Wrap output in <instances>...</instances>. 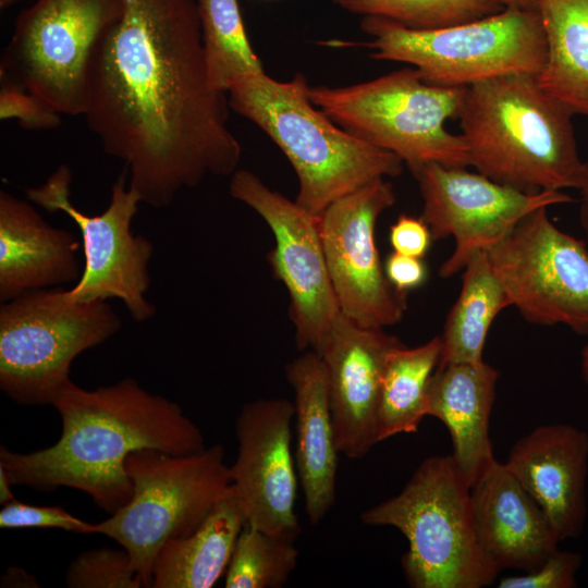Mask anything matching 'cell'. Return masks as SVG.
<instances>
[{
    "label": "cell",
    "instance_id": "obj_4",
    "mask_svg": "<svg viewBox=\"0 0 588 588\" xmlns=\"http://www.w3.org/2000/svg\"><path fill=\"white\" fill-rule=\"evenodd\" d=\"M303 74L289 82L265 70L228 91L230 108L260 127L282 150L298 180L295 201L319 216L336 199L381 179L399 176L404 162L335 124L309 99Z\"/></svg>",
    "mask_w": 588,
    "mask_h": 588
},
{
    "label": "cell",
    "instance_id": "obj_35",
    "mask_svg": "<svg viewBox=\"0 0 588 588\" xmlns=\"http://www.w3.org/2000/svg\"><path fill=\"white\" fill-rule=\"evenodd\" d=\"M383 267L391 285L404 294H408L409 291L421 286L428 277L427 266L422 258L396 252H392L387 257Z\"/></svg>",
    "mask_w": 588,
    "mask_h": 588
},
{
    "label": "cell",
    "instance_id": "obj_15",
    "mask_svg": "<svg viewBox=\"0 0 588 588\" xmlns=\"http://www.w3.org/2000/svg\"><path fill=\"white\" fill-rule=\"evenodd\" d=\"M409 170L422 198L420 218L432 240L453 236L455 241L439 270L444 279L464 270L475 253L489 249L531 211L573 201L562 191L528 194L465 168L429 162Z\"/></svg>",
    "mask_w": 588,
    "mask_h": 588
},
{
    "label": "cell",
    "instance_id": "obj_1",
    "mask_svg": "<svg viewBox=\"0 0 588 588\" xmlns=\"http://www.w3.org/2000/svg\"><path fill=\"white\" fill-rule=\"evenodd\" d=\"M122 2L95 50L84 117L140 201L162 208L208 174L231 176L242 148L228 94L208 78L197 0Z\"/></svg>",
    "mask_w": 588,
    "mask_h": 588
},
{
    "label": "cell",
    "instance_id": "obj_27",
    "mask_svg": "<svg viewBox=\"0 0 588 588\" xmlns=\"http://www.w3.org/2000/svg\"><path fill=\"white\" fill-rule=\"evenodd\" d=\"M203 47L211 86L222 93L264 71L246 35L237 0H197Z\"/></svg>",
    "mask_w": 588,
    "mask_h": 588
},
{
    "label": "cell",
    "instance_id": "obj_34",
    "mask_svg": "<svg viewBox=\"0 0 588 588\" xmlns=\"http://www.w3.org/2000/svg\"><path fill=\"white\" fill-rule=\"evenodd\" d=\"M389 240L393 252L424 258L431 245L432 236L426 222L419 217L400 215L390 226Z\"/></svg>",
    "mask_w": 588,
    "mask_h": 588
},
{
    "label": "cell",
    "instance_id": "obj_30",
    "mask_svg": "<svg viewBox=\"0 0 588 588\" xmlns=\"http://www.w3.org/2000/svg\"><path fill=\"white\" fill-rule=\"evenodd\" d=\"M70 588H139L142 577L125 549L101 547L79 553L65 574Z\"/></svg>",
    "mask_w": 588,
    "mask_h": 588
},
{
    "label": "cell",
    "instance_id": "obj_17",
    "mask_svg": "<svg viewBox=\"0 0 588 588\" xmlns=\"http://www.w3.org/2000/svg\"><path fill=\"white\" fill-rule=\"evenodd\" d=\"M401 344L383 329L362 327L341 313L316 351L327 372L340 454L359 458L378 443L382 375L389 354Z\"/></svg>",
    "mask_w": 588,
    "mask_h": 588
},
{
    "label": "cell",
    "instance_id": "obj_21",
    "mask_svg": "<svg viewBox=\"0 0 588 588\" xmlns=\"http://www.w3.org/2000/svg\"><path fill=\"white\" fill-rule=\"evenodd\" d=\"M78 241L26 201L0 192V299L78 280Z\"/></svg>",
    "mask_w": 588,
    "mask_h": 588
},
{
    "label": "cell",
    "instance_id": "obj_13",
    "mask_svg": "<svg viewBox=\"0 0 588 588\" xmlns=\"http://www.w3.org/2000/svg\"><path fill=\"white\" fill-rule=\"evenodd\" d=\"M231 196L267 223L274 247L267 260L290 297L289 316L298 350L317 351L341 310L330 281L319 219L248 170L231 175Z\"/></svg>",
    "mask_w": 588,
    "mask_h": 588
},
{
    "label": "cell",
    "instance_id": "obj_12",
    "mask_svg": "<svg viewBox=\"0 0 588 588\" xmlns=\"http://www.w3.org/2000/svg\"><path fill=\"white\" fill-rule=\"evenodd\" d=\"M127 169L119 175L107 209L96 216L78 210L70 200L72 173L61 164L47 181L25 189L27 198L49 212L62 211L78 226L83 237L84 269L76 284L68 290L74 301L120 298L133 320L151 318L155 306L145 298L150 284L148 262L154 246L146 237L131 232V222L142 203L126 187Z\"/></svg>",
    "mask_w": 588,
    "mask_h": 588
},
{
    "label": "cell",
    "instance_id": "obj_29",
    "mask_svg": "<svg viewBox=\"0 0 588 588\" xmlns=\"http://www.w3.org/2000/svg\"><path fill=\"white\" fill-rule=\"evenodd\" d=\"M297 558L293 541L246 524L224 574V587L279 588L295 569Z\"/></svg>",
    "mask_w": 588,
    "mask_h": 588
},
{
    "label": "cell",
    "instance_id": "obj_10",
    "mask_svg": "<svg viewBox=\"0 0 588 588\" xmlns=\"http://www.w3.org/2000/svg\"><path fill=\"white\" fill-rule=\"evenodd\" d=\"M122 0H36L16 19L0 77L60 114L84 115L95 50Z\"/></svg>",
    "mask_w": 588,
    "mask_h": 588
},
{
    "label": "cell",
    "instance_id": "obj_3",
    "mask_svg": "<svg viewBox=\"0 0 588 588\" xmlns=\"http://www.w3.org/2000/svg\"><path fill=\"white\" fill-rule=\"evenodd\" d=\"M573 115L536 75L510 73L466 87L456 119L477 172L536 194L577 187L584 161Z\"/></svg>",
    "mask_w": 588,
    "mask_h": 588
},
{
    "label": "cell",
    "instance_id": "obj_24",
    "mask_svg": "<svg viewBox=\"0 0 588 588\" xmlns=\"http://www.w3.org/2000/svg\"><path fill=\"white\" fill-rule=\"evenodd\" d=\"M547 59L540 87L573 114L588 117V0H536Z\"/></svg>",
    "mask_w": 588,
    "mask_h": 588
},
{
    "label": "cell",
    "instance_id": "obj_14",
    "mask_svg": "<svg viewBox=\"0 0 588 588\" xmlns=\"http://www.w3.org/2000/svg\"><path fill=\"white\" fill-rule=\"evenodd\" d=\"M395 200L393 185L381 179L336 199L318 216L339 308L366 328L393 326L407 310V294L389 282L376 244L377 220Z\"/></svg>",
    "mask_w": 588,
    "mask_h": 588
},
{
    "label": "cell",
    "instance_id": "obj_26",
    "mask_svg": "<svg viewBox=\"0 0 588 588\" xmlns=\"http://www.w3.org/2000/svg\"><path fill=\"white\" fill-rule=\"evenodd\" d=\"M440 356V335L415 347L401 344L389 354L377 408L378 443L396 434L417 431L427 416V389Z\"/></svg>",
    "mask_w": 588,
    "mask_h": 588
},
{
    "label": "cell",
    "instance_id": "obj_40",
    "mask_svg": "<svg viewBox=\"0 0 588 588\" xmlns=\"http://www.w3.org/2000/svg\"><path fill=\"white\" fill-rule=\"evenodd\" d=\"M580 370L584 380L588 383V343L584 346L581 351Z\"/></svg>",
    "mask_w": 588,
    "mask_h": 588
},
{
    "label": "cell",
    "instance_id": "obj_39",
    "mask_svg": "<svg viewBox=\"0 0 588 588\" xmlns=\"http://www.w3.org/2000/svg\"><path fill=\"white\" fill-rule=\"evenodd\" d=\"M505 8L536 11V0H501Z\"/></svg>",
    "mask_w": 588,
    "mask_h": 588
},
{
    "label": "cell",
    "instance_id": "obj_22",
    "mask_svg": "<svg viewBox=\"0 0 588 588\" xmlns=\"http://www.w3.org/2000/svg\"><path fill=\"white\" fill-rule=\"evenodd\" d=\"M499 371L485 360L438 365L427 389V416L448 428L454 458L471 485L494 460L489 420Z\"/></svg>",
    "mask_w": 588,
    "mask_h": 588
},
{
    "label": "cell",
    "instance_id": "obj_20",
    "mask_svg": "<svg viewBox=\"0 0 588 588\" xmlns=\"http://www.w3.org/2000/svg\"><path fill=\"white\" fill-rule=\"evenodd\" d=\"M285 376L294 392L295 464L308 520L319 524L335 500L338 461L328 378L315 351L291 360Z\"/></svg>",
    "mask_w": 588,
    "mask_h": 588
},
{
    "label": "cell",
    "instance_id": "obj_37",
    "mask_svg": "<svg viewBox=\"0 0 588 588\" xmlns=\"http://www.w3.org/2000/svg\"><path fill=\"white\" fill-rule=\"evenodd\" d=\"M576 189L580 195L579 220L588 238V160L584 161Z\"/></svg>",
    "mask_w": 588,
    "mask_h": 588
},
{
    "label": "cell",
    "instance_id": "obj_41",
    "mask_svg": "<svg viewBox=\"0 0 588 588\" xmlns=\"http://www.w3.org/2000/svg\"><path fill=\"white\" fill-rule=\"evenodd\" d=\"M23 0H0V8L7 9Z\"/></svg>",
    "mask_w": 588,
    "mask_h": 588
},
{
    "label": "cell",
    "instance_id": "obj_33",
    "mask_svg": "<svg viewBox=\"0 0 588 588\" xmlns=\"http://www.w3.org/2000/svg\"><path fill=\"white\" fill-rule=\"evenodd\" d=\"M581 565L577 552L558 549L540 566L523 575L510 576L499 581V588H573Z\"/></svg>",
    "mask_w": 588,
    "mask_h": 588
},
{
    "label": "cell",
    "instance_id": "obj_5",
    "mask_svg": "<svg viewBox=\"0 0 588 588\" xmlns=\"http://www.w3.org/2000/svg\"><path fill=\"white\" fill-rule=\"evenodd\" d=\"M360 519L405 536L402 565L414 588H481L500 573L480 548L470 486L452 455L422 461L400 493L364 511Z\"/></svg>",
    "mask_w": 588,
    "mask_h": 588
},
{
    "label": "cell",
    "instance_id": "obj_19",
    "mask_svg": "<svg viewBox=\"0 0 588 588\" xmlns=\"http://www.w3.org/2000/svg\"><path fill=\"white\" fill-rule=\"evenodd\" d=\"M476 535L481 550L500 572H530L559 549L539 504L505 463L495 458L470 487Z\"/></svg>",
    "mask_w": 588,
    "mask_h": 588
},
{
    "label": "cell",
    "instance_id": "obj_18",
    "mask_svg": "<svg viewBox=\"0 0 588 588\" xmlns=\"http://www.w3.org/2000/svg\"><path fill=\"white\" fill-rule=\"evenodd\" d=\"M505 465L544 512L558 539L577 538L586 520L588 433L567 424L535 428Z\"/></svg>",
    "mask_w": 588,
    "mask_h": 588
},
{
    "label": "cell",
    "instance_id": "obj_8",
    "mask_svg": "<svg viewBox=\"0 0 588 588\" xmlns=\"http://www.w3.org/2000/svg\"><path fill=\"white\" fill-rule=\"evenodd\" d=\"M223 445L175 455L155 449L131 453L125 463L132 497L109 518L95 523L127 551L144 587L162 546L192 534L231 486Z\"/></svg>",
    "mask_w": 588,
    "mask_h": 588
},
{
    "label": "cell",
    "instance_id": "obj_23",
    "mask_svg": "<svg viewBox=\"0 0 588 588\" xmlns=\"http://www.w3.org/2000/svg\"><path fill=\"white\" fill-rule=\"evenodd\" d=\"M246 524L242 502L231 483L196 530L162 546L154 563L150 587H212L225 574Z\"/></svg>",
    "mask_w": 588,
    "mask_h": 588
},
{
    "label": "cell",
    "instance_id": "obj_28",
    "mask_svg": "<svg viewBox=\"0 0 588 588\" xmlns=\"http://www.w3.org/2000/svg\"><path fill=\"white\" fill-rule=\"evenodd\" d=\"M344 10L389 20L412 29H436L505 10L501 0H333Z\"/></svg>",
    "mask_w": 588,
    "mask_h": 588
},
{
    "label": "cell",
    "instance_id": "obj_6",
    "mask_svg": "<svg viewBox=\"0 0 588 588\" xmlns=\"http://www.w3.org/2000/svg\"><path fill=\"white\" fill-rule=\"evenodd\" d=\"M465 88L427 84L407 66L351 86L309 87L308 95L340 127L394 154L408 169L429 162L466 168L462 135L445 128L457 118Z\"/></svg>",
    "mask_w": 588,
    "mask_h": 588
},
{
    "label": "cell",
    "instance_id": "obj_2",
    "mask_svg": "<svg viewBox=\"0 0 588 588\" xmlns=\"http://www.w3.org/2000/svg\"><path fill=\"white\" fill-rule=\"evenodd\" d=\"M62 421L59 440L19 453L0 448V465L13 485L40 491L85 492L109 514L132 497L127 456L142 449L186 455L206 449L200 429L181 406L125 378L87 390L71 381L52 404Z\"/></svg>",
    "mask_w": 588,
    "mask_h": 588
},
{
    "label": "cell",
    "instance_id": "obj_25",
    "mask_svg": "<svg viewBox=\"0 0 588 588\" xmlns=\"http://www.w3.org/2000/svg\"><path fill=\"white\" fill-rule=\"evenodd\" d=\"M511 306L486 250L475 253L464 268L462 287L441 338L439 365L478 363L490 327L499 313Z\"/></svg>",
    "mask_w": 588,
    "mask_h": 588
},
{
    "label": "cell",
    "instance_id": "obj_38",
    "mask_svg": "<svg viewBox=\"0 0 588 588\" xmlns=\"http://www.w3.org/2000/svg\"><path fill=\"white\" fill-rule=\"evenodd\" d=\"M14 486L7 470L0 465V503L2 505L15 501L11 487Z\"/></svg>",
    "mask_w": 588,
    "mask_h": 588
},
{
    "label": "cell",
    "instance_id": "obj_16",
    "mask_svg": "<svg viewBox=\"0 0 588 588\" xmlns=\"http://www.w3.org/2000/svg\"><path fill=\"white\" fill-rule=\"evenodd\" d=\"M294 403L258 399L246 403L235 424L237 455L229 467L247 525L294 541L297 476L292 454Z\"/></svg>",
    "mask_w": 588,
    "mask_h": 588
},
{
    "label": "cell",
    "instance_id": "obj_7",
    "mask_svg": "<svg viewBox=\"0 0 588 588\" xmlns=\"http://www.w3.org/2000/svg\"><path fill=\"white\" fill-rule=\"evenodd\" d=\"M362 30L371 58L413 65L421 79L441 87H468L510 73L538 75L547 44L537 11L506 8L476 21L436 29H412L366 16Z\"/></svg>",
    "mask_w": 588,
    "mask_h": 588
},
{
    "label": "cell",
    "instance_id": "obj_11",
    "mask_svg": "<svg viewBox=\"0 0 588 588\" xmlns=\"http://www.w3.org/2000/svg\"><path fill=\"white\" fill-rule=\"evenodd\" d=\"M547 208L520 219L487 256L526 321L588 334V242L556 228Z\"/></svg>",
    "mask_w": 588,
    "mask_h": 588
},
{
    "label": "cell",
    "instance_id": "obj_36",
    "mask_svg": "<svg viewBox=\"0 0 588 588\" xmlns=\"http://www.w3.org/2000/svg\"><path fill=\"white\" fill-rule=\"evenodd\" d=\"M1 587H39L36 578L24 568L9 567L1 578Z\"/></svg>",
    "mask_w": 588,
    "mask_h": 588
},
{
    "label": "cell",
    "instance_id": "obj_32",
    "mask_svg": "<svg viewBox=\"0 0 588 588\" xmlns=\"http://www.w3.org/2000/svg\"><path fill=\"white\" fill-rule=\"evenodd\" d=\"M0 119H15L26 130H52L61 124L60 113L49 108L35 95L0 77Z\"/></svg>",
    "mask_w": 588,
    "mask_h": 588
},
{
    "label": "cell",
    "instance_id": "obj_9",
    "mask_svg": "<svg viewBox=\"0 0 588 588\" xmlns=\"http://www.w3.org/2000/svg\"><path fill=\"white\" fill-rule=\"evenodd\" d=\"M121 327L107 301L79 302L68 290L26 292L0 307V388L23 405L53 404L82 352Z\"/></svg>",
    "mask_w": 588,
    "mask_h": 588
},
{
    "label": "cell",
    "instance_id": "obj_31",
    "mask_svg": "<svg viewBox=\"0 0 588 588\" xmlns=\"http://www.w3.org/2000/svg\"><path fill=\"white\" fill-rule=\"evenodd\" d=\"M0 527L56 528L78 534H96L95 524L82 520L60 506H40L20 502L7 503L0 511Z\"/></svg>",
    "mask_w": 588,
    "mask_h": 588
}]
</instances>
